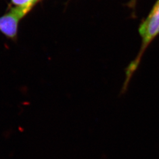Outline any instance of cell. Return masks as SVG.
Here are the masks:
<instances>
[{
    "label": "cell",
    "mask_w": 159,
    "mask_h": 159,
    "mask_svg": "<svg viewBox=\"0 0 159 159\" xmlns=\"http://www.w3.org/2000/svg\"><path fill=\"white\" fill-rule=\"evenodd\" d=\"M139 33L142 40L141 50L136 60L133 62L127 70V75L128 77H131V75L136 69L143 54L148 46L159 34V0L156 2L147 18L140 25Z\"/></svg>",
    "instance_id": "obj_1"
},
{
    "label": "cell",
    "mask_w": 159,
    "mask_h": 159,
    "mask_svg": "<svg viewBox=\"0 0 159 159\" xmlns=\"http://www.w3.org/2000/svg\"><path fill=\"white\" fill-rule=\"evenodd\" d=\"M24 16L16 9L11 7L9 11L0 17V32L7 38H17L19 22Z\"/></svg>",
    "instance_id": "obj_2"
},
{
    "label": "cell",
    "mask_w": 159,
    "mask_h": 159,
    "mask_svg": "<svg viewBox=\"0 0 159 159\" xmlns=\"http://www.w3.org/2000/svg\"><path fill=\"white\" fill-rule=\"evenodd\" d=\"M13 8L25 17L31 10L39 0H11Z\"/></svg>",
    "instance_id": "obj_3"
},
{
    "label": "cell",
    "mask_w": 159,
    "mask_h": 159,
    "mask_svg": "<svg viewBox=\"0 0 159 159\" xmlns=\"http://www.w3.org/2000/svg\"></svg>",
    "instance_id": "obj_4"
}]
</instances>
